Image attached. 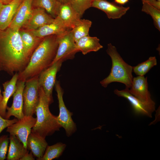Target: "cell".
Masks as SVG:
<instances>
[{"instance_id": "1", "label": "cell", "mask_w": 160, "mask_h": 160, "mask_svg": "<svg viewBox=\"0 0 160 160\" xmlns=\"http://www.w3.org/2000/svg\"><path fill=\"white\" fill-rule=\"evenodd\" d=\"M19 30L9 27L0 30V71L11 75L22 71L29 61L24 54Z\"/></svg>"}, {"instance_id": "2", "label": "cell", "mask_w": 160, "mask_h": 160, "mask_svg": "<svg viewBox=\"0 0 160 160\" xmlns=\"http://www.w3.org/2000/svg\"><path fill=\"white\" fill-rule=\"evenodd\" d=\"M58 46L57 36L44 38L33 52L25 68L18 73V81H25L39 76L51 66L55 57Z\"/></svg>"}, {"instance_id": "3", "label": "cell", "mask_w": 160, "mask_h": 160, "mask_svg": "<svg viewBox=\"0 0 160 160\" xmlns=\"http://www.w3.org/2000/svg\"><path fill=\"white\" fill-rule=\"evenodd\" d=\"M49 105L43 88L39 87V103L35 111L36 121L31 132L38 133L45 138L59 131L62 127L57 116L50 112Z\"/></svg>"}, {"instance_id": "4", "label": "cell", "mask_w": 160, "mask_h": 160, "mask_svg": "<svg viewBox=\"0 0 160 160\" xmlns=\"http://www.w3.org/2000/svg\"><path fill=\"white\" fill-rule=\"evenodd\" d=\"M106 51L111 58L112 65L110 74L100 81L101 85L106 88L111 83L118 82L124 84L126 88L129 89L132 86L133 78L132 66L124 61L116 48L111 43L108 44Z\"/></svg>"}, {"instance_id": "5", "label": "cell", "mask_w": 160, "mask_h": 160, "mask_svg": "<svg viewBox=\"0 0 160 160\" xmlns=\"http://www.w3.org/2000/svg\"><path fill=\"white\" fill-rule=\"evenodd\" d=\"M38 76L30 79L25 81L23 92V111L25 115L32 116L35 113L39 101Z\"/></svg>"}, {"instance_id": "6", "label": "cell", "mask_w": 160, "mask_h": 160, "mask_svg": "<svg viewBox=\"0 0 160 160\" xmlns=\"http://www.w3.org/2000/svg\"><path fill=\"white\" fill-rule=\"evenodd\" d=\"M55 85L59 110V114L57 116L58 121L62 127L64 129L66 135L70 137L76 130V125L72 118L73 113L68 109L65 105L63 98L64 92L59 81H56Z\"/></svg>"}, {"instance_id": "7", "label": "cell", "mask_w": 160, "mask_h": 160, "mask_svg": "<svg viewBox=\"0 0 160 160\" xmlns=\"http://www.w3.org/2000/svg\"><path fill=\"white\" fill-rule=\"evenodd\" d=\"M57 39L58 47L51 65L59 61L63 62L67 60L73 59L78 52L76 49L75 42L71 30L63 34L57 36Z\"/></svg>"}, {"instance_id": "8", "label": "cell", "mask_w": 160, "mask_h": 160, "mask_svg": "<svg viewBox=\"0 0 160 160\" xmlns=\"http://www.w3.org/2000/svg\"><path fill=\"white\" fill-rule=\"evenodd\" d=\"M63 62L58 61L44 70L38 76L39 87H41L49 103L53 101L52 93L56 81L57 72L61 67Z\"/></svg>"}, {"instance_id": "9", "label": "cell", "mask_w": 160, "mask_h": 160, "mask_svg": "<svg viewBox=\"0 0 160 160\" xmlns=\"http://www.w3.org/2000/svg\"><path fill=\"white\" fill-rule=\"evenodd\" d=\"M36 121V118H34L32 116L25 115L16 123L8 127L7 132H9L10 135L15 136L27 149L28 137L35 125Z\"/></svg>"}, {"instance_id": "10", "label": "cell", "mask_w": 160, "mask_h": 160, "mask_svg": "<svg viewBox=\"0 0 160 160\" xmlns=\"http://www.w3.org/2000/svg\"><path fill=\"white\" fill-rule=\"evenodd\" d=\"M129 89L126 87L121 90L116 89L114 93L119 97L126 99L131 105L135 114L152 117V113L155 109V102L153 100L149 102H143L131 94Z\"/></svg>"}, {"instance_id": "11", "label": "cell", "mask_w": 160, "mask_h": 160, "mask_svg": "<svg viewBox=\"0 0 160 160\" xmlns=\"http://www.w3.org/2000/svg\"><path fill=\"white\" fill-rule=\"evenodd\" d=\"M25 81H17L16 89L13 94V100L10 107L7 106L5 119H9L13 116L19 120L25 116L23 109V92L25 86Z\"/></svg>"}, {"instance_id": "12", "label": "cell", "mask_w": 160, "mask_h": 160, "mask_svg": "<svg viewBox=\"0 0 160 160\" xmlns=\"http://www.w3.org/2000/svg\"><path fill=\"white\" fill-rule=\"evenodd\" d=\"M55 18L47 13L43 9L33 8L31 15L22 28L27 31L35 30L51 23Z\"/></svg>"}, {"instance_id": "13", "label": "cell", "mask_w": 160, "mask_h": 160, "mask_svg": "<svg viewBox=\"0 0 160 160\" xmlns=\"http://www.w3.org/2000/svg\"><path fill=\"white\" fill-rule=\"evenodd\" d=\"M70 30H71L67 28L61 20L57 16L51 23L36 30L28 31L35 36L43 39L51 35L60 36Z\"/></svg>"}, {"instance_id": "14", "label": "cell", "mask_w": 160, "mask_h": 160, "mask_svg": "<svg viewBox=\"0 0 160 160\" xmlns=\"http://www.w3.org/2000/svg\"><path fill=\"white\" fill-rule=\"evenodd\" d=\"M91 7L104 12L109 19H117L121 17L129 9L109 2L106 0H92Z\"/></svg>"}, {"instance_id": "15", "label": "cell", "mask_w": 160, "mask_h": 160, "mask_svg": "<svg viewBox=\"0 0 160 160\" xmlns=\"http://www.w3.org/2000/svg\"><path fill=\"white\" fill-rule=\"evenodd\" d=\"M129 90L131 94L143 102H149L153 101L148 90L147 77L137 76L133 78L132 86Z\"/></svg>"}, {"instance_id": "16", "label": "cell", "mask_w": 160, "mask_h": 160, "mask_svg": "<svg viewBox=\"0 0 160 160\" xmlns=\"http://www.w3.org/2000/svg\"><path fill=\"white\" fill-rule=\"evenodd\" d=\"M33 0H23L18 7L9 27L20 30L28 19L32 12Z\"/></svg>"}, {"instance_id": "17", "label": "cell", "mask_w": 160, "mask_h": 160, "mask_svg": "<svg viewBox=\"0 0 160 160\" xmlns=\"http://www.w3.org/2000/svg\"><path fill=\"white\" fill-rule=\"evenodd\" d=\"M47 145L45 138L31 132L27 139V149L31 151L37 160H39L43 156Z\"/></svg>"}, {"instance_id": "18", "label": "cell", "mask_w": 160, "mask_h": 160, "mask_svg": "<svg viewBox=\"0 0 160 160\" xmlns=\"http://www.w3.org/2000/svg\"><path fill=\"white\" fill-rule=\"evenodd\" d=\"M57 16L65 27L71 30L81 19V17L68 2L61 3Z\"/></svg>"}, {"instance_id": "19", "label": "cell", "mask_w": 160, "mask_h": 160, "mask_svg": "<svg viewBox=\"0 0 160 160\" xmlns=\"http://www.w3.org/2000/svg\"><path fill=\"white\" fill-rule=\"evenodd\" d=\"M23 0H13L4 4L0 12V30H4L9 26L17 10Z\"/></svg>"}, {"instance_id": "20", "label": "cell", "mask_w": 160, "mask_h": 160, "mask_svg": "<svg viewBox=\"0 0 160 160\" xmlns=\"http://www.w3.org/2000/svg\"><path fill=\"white\" fill-rule=\"evenodd\" d=\"M19 32L25 56L29 61L33 52L43 38L37 37L27 30H20Z\"/></svg>"}, {"instance_id": "21", "label": "cell", "mask_w": 160, "mask_h": 160, "mask_svg": "<svg viewBox=\"0 0 160 160\" xmlns=\"http://www.w3.org/2000/svg\"><path fill=\"white\" fill-rule=\"evenodd\" d=\"M18 75V73H15L10 80L3 84L4 91L2 92L3 98L0 103V115L4 118H5L8 100L15 93L16 89Z\"/></svg>"}, {"instance_id": "22", "label": "cell", "mask_w": 160, "mask_h": 160, "mask_svg": "<svg viewBox=\"0 0 160 160\" xmlns=\"http://www.w3.org/2000/svg\"><path fill=\"white\" fill-rule=\"evenodd\" d=\"M76 48L84 55L91 52H97L103 48L100 39L96 37L89 35L84 36L75 42Z\"/></svg>"}, {"instance_id": "23", "label": "cell", "mask_w": 160, "mask_h": 160, "mask_svg": "<svg viewBox=\"0 0 160 160\" xmlns=\"http://www.w3.org/2000/svg\"><path fill=\"white\" fill-rule=\"evenodd\" d=\"M7 160H19L28 151L23 143L15 135H10Z\"/></svg>"}, {"instance_id": "24", "label": "cell", "mask_w": 160, "mask_h": 160, "mask_svg": "<svg viewBox=\"0 0 160 160\" xmlns=\"http://www.w3.org/2000/svg\"><path fill=\"white\" fill-rule=\"evenodd\" d=\"M61 4L58 0H33L32 7L43 8L55 18L57 16Z\"/></svg>"}, {"instance_id": "25", "label": "cell", "mask_w": 160, "mask_h": 160, "mask_svg": "<svg viewBox=\"0 0 160 160\" xmlns=\"http://www.w3.org/2000/svg\"><path fill=\"white\" fill-rule=\"evenodd\" d=\"M92 23V21L89 20L81 19L79 23L71 30L75 42L81 38L89 35V31Z\"/></svg>"}, {"instance_id": "26", "label": "cell", "mask_w": 160, "mask_h": 160, "mask_svg": "<svg viewBox=\"0 0 160 160\" xmlns=\"http://www.w3.org/2000/svg\"><path fill=\"white\" fill-rule=\"evenodd\" d=\"M66 146L65 144L61 142L47 145L43 156L39 160H52L58 158L62 155Z\"/></svg>"}, {"instance_id": "27", "label": "cell", "mask_w": 160, "mask_h": 160, "mask_svg": "<svg viewBox=\"0 0 160 160\" xmlns=\"http://www.w3.org/2000/svg\"><path fill=\"white\" fill-rule=\"evenodd\" d=\"M157 64L155 56H151L146 60L137 65L132 66V71L137 76H144L154 66Z\"/></svg>"}, {"instance_id": "28", "label": "cell", "mask_w": 160, "mask_h": 160, "mask_svg": "<svg viewBox=\"0 0 160 160\" xmlns=\"http://www.w3.org/2000/svg\"><path fill=\"white\" fill-rule=\"evenodd\" d=\"M142 11L149 15L152 17L155 27L160 31V10L149 3L142 1Z\"/></svg>"}, {"instance_id": "29", "label": "cell", "mask_w": 160, "mask_h": 160, "mask_svg": "<svg viewBox=\"0 0 160 160\" xmlns=\"http://www.w3.org/2000/svg\"><path fill=\"white\" fill-rule=\"evenodd\" d=\"M92 0H68L73 9L81 17L85 11L91 7Z\"/></svg>"}, {"instance_id": "30", "label": "cell", "mask_w": 160, "mask_h": 160, "mask_svg": "<svg viewBox=\"0 0 160 160\" xmlns=\"http://www.w3.org/2000/svg\"><path fill=\"white\" fill-rule=\"evenodd\" d=\"M9 142L8 136L4 135L0 137V160L6 159Z\"/></svg>"}, {"instance_id": "31", "label": "cell", "mask_w": 160, "mask_h": 160, "mask_svg": "<svg viewBox=\"0 0 160 160\" xmlns=\"http://www.w3.org/2000/svg\"><path fill=\"white\" fill-rule=\"evenodd\" d=\"M18 120L17 118L12 120L5 119L0 115V134L5 128L16 123Z\"/></svg>"}, {"instance_id": "32", "label": "cell", "mask_w": 160, "mask_h": 160, "mask_svg": "<svg viewBox=\"0 0 160 160\" xmlns=\"http://www.w3.org/2000/svg\"><path fill=\"white\" fill-rule=\"evenodd\" d=\"M147 2L156 8L160 9V1L156 0H142V1Z\"/></svg>"}, {"instance_id": "33", "label": "cell", "mask_w": 160, "mask_h": 160, "mask_svg": "<svg viewBox=\"0 0 160 160\" xmlns=\"http://www.w3.org/2000/svg\"><path fill=\"white\" fill-rule=\"evenodd\" d=\"M35 158L31 152L29 153L28 151L20 159V160H34Z\"/></svg>"}, {"instance_id": "34", "label": "cell", "mask_w": 160, "mask_h": 160, "mask_svg": "<svg viewBox=\"0 0 160 160\" xmlns=\"http://www.w3.org/2000/svg\"><path fill=\"white\" fill-rule=\"evenodd\" d=\"M129 0H114V2L120 5H124L129 1Z\"/></svg>"}, {"instance_id": "35", "label": "cell", "mask_w": 160, "mask_h": 160, "mask_svg": "<svg viewBox=\"0 0 160 160\" xmlns=\"http://www.w3.org/2000/svg\"><path fill=\"white\" fill-rule=\"evenodd\" d=\"M13 0H0L4 4H6L11 2Z\"/></svg>"}, {"instance_id": "36", "label": "cell", "mask_w": 160, "mask_h": 160, "mask_svg": "<svg viewBox=\"0 0 160 160\" xmlns=\"http://www.w3.org/2000/svg\"><path fill=\"white\" fill-rule=\"evenodd\" d=\"M61 3H64L68 2V0H58Z\"/></svg>"}, {"instance_id": "37", "label": "cell", "mask_w": 160, "mask_h": 160, "mask_svg": "<svg viewBox=\"0 0 160 160\" xmlns=\"http://www.w3.org/2000/svg\"><path fill=\"white\" fill-rule=\"evenodd\" d=\"M4 4L0 1V12L3 7Z\"/></svg>"}, {"instance_id": "38", "label": "cell", "mask_w": 160, "mask_h": 160, "mask_svg": "<svg viewBox=\"0 0 160 160\" xmlns=\"http://www.w3.org/2000/svg\"><path fill=\"white\" fill-rule=\"evenodd\" d=\"M2 98H3L2 95L1 94H0V103L1 101Z\"/></svg>"}, {"instance_id": "39", "label": "cell", "mask_w": 160, "mask_h": 160, "mask_svg": "<svg viewBox=\"0 0 160 160\" xmlns=\"http://www.w3.org/2000/svg\"><path fill=\"white\" fill-rule=\"evenodd\" d=\"M1 90H0V94H1Z\"/></svg>"}, {"instance_id": "40", "label": "cell", "mask_w": 160, "mask_h": 160, "mask_svg": "<svg viewBox=\"0 0 160 160\" xmlns=\"http://www.w3.org/2000/svg\"><path fill=\"white\" fill-rule=\"evenodd\" d=\"M157 0L158 1H160V0Z\"/></svg>"}]
</instances>
